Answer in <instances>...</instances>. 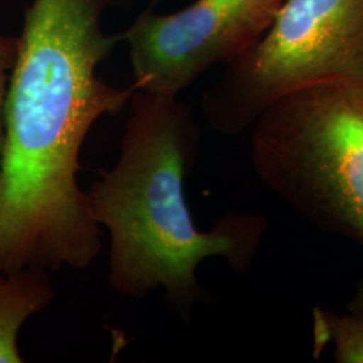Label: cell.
<instances>
[{
    "label": "cell",
    "instance_id": "obj_1",
    "mask_svg": "<svg viewBox=\"0 0 363 363\" xmlns=\"http://www.w3.org/2000/svg\"><path fill=\"white\" fill-rule=\"evenodd\" d=\"M104 42L84 27L40 22L19 35L4 104L0 159V274L37 267L82 269L101 249L79 152L91 127L130 104L97 69Z\"/></svg>",
    "mask_w": 363,
    "mask_h": 363
},
{
    "label": "cell",
    "instance_id": "obj_2",
    "mask_svg": "<svg viewBox=\"0 0 363 363\" xmlns=\"http://www.w3.org/2000/svg\"><path fill=\"white\" fill-rule=\"evenodd\" d=\"M130 106L118 162L99 171L88 193L94 220L111 237L109 283L132 298L162 288L169 307L189 320L205 298L199 264L223 257L234 272H247L268 220L229 213L199 230L183 190L201 136L191 109L178 97L140 91Z\"/></svg>",
    "mask_w": 363,
    "mask_h": 363
},
{
    "label": "cell",
    "instance_id": "obj_3",
    "mask_svg": "<svg viewBox=\"0 0 363 363\" xmlns=\"http://www.w3.org/2000/svg\"><path fill=\"white\" fill-rule=\"evenodd\" d=\"M252 128L259 181L301 218L363 247V82L294 91Z\"/></svg>",
    "mask_w": 363,
    "mask_h": 363
},
{
    "label": "cell",
    "instance_id": "obj_4",
    "mask_svg": "<svg viewBox=\"0 0 363 363\" xmlns=\"http://www.w3.org/2000/svg\"><path fill=\"white\" fill-rule=\"evenodd\" d=\"M363 82V0H283L271 26L203 93L210 127L238 135L313 84Z\"/></svg>",
    "mask_w": 363,
    "mask_h": 363
},
{
    "label": "cell",
    "instance_id": "obj_5",
    "mask_svg": "<svg viewBox=\"0 0 363 363\" xmlns=\"http://www.w3.org/2000/svg\"><path fill=\"white\" fill-rule=\"evenodd\" d=\"M283 0H196L174 13L147 9L121 38L136 91L178 97L196 78L255 46Z\"/></svg>",
    "mask_w": 363,
    "mask_h": 363
},
{
    "label": "cell",
    "instance_id": "obj_6",
    "mask_svg": "<svg viewBox=\"0 0 363 363\" xmlns=\"http://www.w3.org/2000/svg\"><path fill=\"white\" fill-rule=\"evenodd\" d=\"M54 298L49 271L27 267L0 274V363H21L18 337L33 315Z\"/></svg>",
    "mask_w": 363,
    "mask_h": 363
},
{
    "label": "cell",
    "instance_id": "obj_7",
    "mask_svg": "<svg viewBox=\"0 0 363 363\" xmlns=\"http://www.w3.org/2000/svg\"><path fill=\"white\" fill-rule=\"evenodd\" d=\"M313 342L320 351L333 345L337 363H363V325L349 312L316 307L313 310Z\"/></svg>",
    "mask_w": 363,
    "mask_h": 363
},
{
    "label": "cell",
    "instance_id": "obj_8",
    "mask_svg": "<svg viewBox=\"0 0 363 363\" xmlns=\"http://www.w3.org/2000/svg\"><path fill=\"white\" fill-rule=\"evenodd\" d=\"M19 37L0 35V159L4 140V104L10 77L18 57Z\"/></svg>",
    "mask_w": 363,
    "mask_h": 363
},
{
    "label": "cell",
    "instance_id": "obj_9",
    "mask_svg": "<svg viewBox=\"0 0 363 363\" xmlns=\"http://www.w3.org/2000/svg\"><path fill=\"white\" fill-rule=\"evenodd\" d=\"M346 310L363 325V279L355 286L350 300L347 301Z\"/></svg>",
    "mask_w": 363,
    "mask_h": 363
},
{
    "label": "cell",
    "instance_id": "obj_10",
    "mask_svg": "<svg viewBox=\"0 0 363 363\" xmlns=\"http://www.w3.org/2000/svg\"><path fill=\"white\" fill-rule=\"evenodd\" d=\"M159 1H160V0H152V6H155Z\"/></svg>",
    "mask_w": 363,
    "mask_h": 363
}]
</instances>
